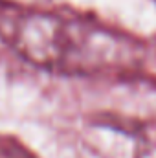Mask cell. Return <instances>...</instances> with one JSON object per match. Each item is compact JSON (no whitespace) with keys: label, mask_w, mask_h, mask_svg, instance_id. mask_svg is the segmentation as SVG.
<instances>
[{"label":"cell","mask_w":156,"mask_h":158,"mask_svg":"<svg viewBox=\"0 0 156 158\" xmlns=\"http://www.w3.org/2000/svg\"><path fill=\"white\" fill-rule=\"evenodd\" d=\"M0 158H31V156L17 145H2L0 147Z\"/></svg>","instance_id":"obj_2"},{"label":"cell","mask_w":156,"mask_h":158,"mask_svg":"<svg viewBox=\"0 0 156 158\" xmlns=\"http://www.w3.org/2000/svg\"><path fill=\"white\" fill-rule=\"evenodd\" d=\"M20 53L37 66L64 74H92L127 64L114 44L77 39L57 22L26 24L17 37Z\"/></svg>","instance_id":"obj_1"}]
</instances>
